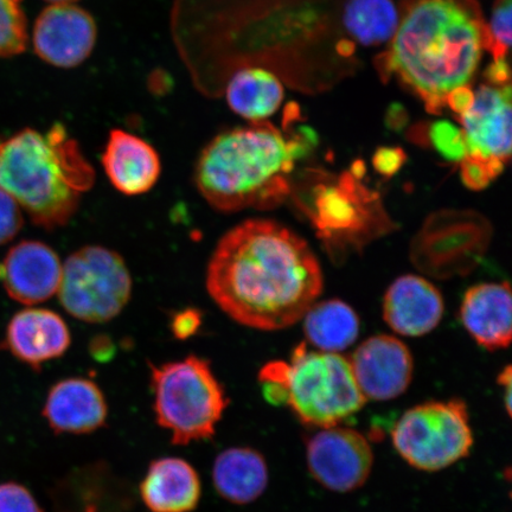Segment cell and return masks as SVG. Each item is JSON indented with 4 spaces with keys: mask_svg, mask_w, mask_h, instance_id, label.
<instances>
[{
    "mask_svg": "<svg viewBox=\"0 0 512 512\" xmlns=\"http://www.w3.org/2000/svg\"><path fill=\"white\" fill-rule=\"evenodd\" d=\"M323 284L309 243L265 219L247 220L224 234L206 277L215 304L234 322L260 331L297 324L316 303Z\"/></svg>",
    "mask_w": 512,
    "mask_h": 512,
    "instance_id": "obj_1",
    "label": "cell"
},
{
    "mask_svg": "<svg viewBox=\"0 0 512 512\" xmlns=\"http://www.w3.org/2000/svg\"><path fill=\"white\" fill-rule=\"evenodd\" d=\"M486 48L488 30L476 0H405L377 67L439 114L453 89L470 85Z\"/></svg>",
    "mask_w": 512,
    "mask_h": 512,
    "instance_id": "obj_2",
    "label": "cell"
},
{
    "mask_svg": "<svg viewBox=\"0 0 512 512\" xmlns=\"http://www.w3.org/2000/svg\"><path fill=\"white\" fill-rule=\"evenodd\" d=\"M305 152L303 140L259 121L217 134L198 157L194 181L220 213L275 209L290 196L294 164Z\"/></svg>",
    "mask_w": 512,
    "mask_h": 512,
    "instance_id": "obj_3",
    "label": "cell"
},
{
    "mask_svg": "<svg viewBox=\"0 0 512 512\" xmlns=\"http://www.w3.org/2000/svg\"><path fill=\"white\" fill-rule=\"evenodd\" d=\"M94 183L93 166L60 123L44 132L25 128L0 142V189L36 226H66Z\"/></svg>",
    "mask_w": 512,
    "mask_h": 512,
    "instance_id": "obj_4",
    "label": "cell"
},
{
    "mask_svg": "<svg viewBox=\"0 0 512 512\" xmlns=\"http://www.w3.org/2000/svg\"><path fill=\"white\" fill-rule=\"evenodd\" d=\"M153 411L172 444L189 445L214 437L229 398L208 360L190 355L183 360L150 364Z\"/></svg>",
    "mask_w": 512,
    "mask_h": 512,
    "instance_id": "obj_5",
    "label": "cell"
},
{
    "mask_svg": "<svg viewBox=\"0 0 512 512\" xmlns=\"http://www.w3.org/2000/svg\"><path fill=\"white\" fill-rule=\"evenodd\" d=\"M286 405L306 427L341 426L366 405L347 357L310 351L306 343L286 364Z\"/></svg>",
    "mask_w": 512,
    "mask_h": 512,
    "instance_id": "obj_6",
    "label": "cell"
},
{
    "mask_svg": "<svg viewBox=\"0 0 512 512\" xmlns=\"http://www.w3.org/2000/svg\"><path fill=\"white\" fill-rule=\"evenodd\" d=\"M393 445L416 470L437 472L470 453L473 434L465 402L430 401L408 409L393 428Z\"/></svg>",
    "mask_w": 512,
    "mask_h": 512,
    "instance_id": "obj_7",
    "label": "cell"
},
{
    "mask_svg": "<svg viewBox=\"0 0 512 512\" xmlns=\"http://www.w3.org/2000/svg\"><path fill=\"white\" fill-rule=\"evenodd\" d=\"M132 278L121 255L106 247L86 246L62 264L59 298L70 316L91 324L110 322L132 296Z\"/></svg>",
    "mask_w": 512,
    "mask_h": 512,
    "instance_id": "obj_8",
    "label": "cell"
},
{
    "mask_svg": "<svg viewBox=\"0 0 512 512\" xmlns=\"http://www.w3.org/2000/svg\"><path fill=\"white\" fill-rule=\"evenodd\" d=\"M307 467L325 489L347 494L367 482L374 453L363 434L352 428H322L307 441Z\"/></svg>",
    "mask_w": 512,
    "mask_h": 512,
    "instance_id": "obj_9",
    "label": "cell"
},
{
    "mask_svg": "<svg viewBox=\"0 0 512 512\" xmlns=\"http://www.w3.org/2000/svg\"><path fill=\"white\" fill-rule=\"evenodd\" d=\"M459 121L466 157L503 171L511 158V86H480L470 111Z\"/></svg>",
    "mask_w": 512,
    "mask_h": 512,
    "instance_id": "obj_10",
    "label": "cell"
},
{
    "mask_svg": "<svg viewBox=\"0 0 512 512\" xmlns=\"http://www.w3.org/2000/svg\"><path fill=\"white\" fill-rule=\"evenodd\" d=\"M358 388L366 400L390 401L399 398L413 380L411 350L400 339L377 335L358 347L350 360Z\"/></svg>",
    "mask_w": 512,
    "mask_h": 512,
    "instance_id": "obj_11",
    "label": "cell"
},
{
    "mask_svg": "<svg viewBox=\"0 0 512 512\" xmlns=\"http://www.w3.org/2000/svg\"><path fill=\"white\" fill-rule=\"evenodd\" d=\"M96 36L94 18L80 6L51 4L37 18L32 42L36 54L51 66L74 68L91 56Z\"/></svg>",
    "mask_w": 512,
    "mask_h": 512,
    "instance_id": "obj_12",
    "label": "cell"
},
{
    "mask_svg": "<svg viewBox=\"0 0 512 512\" xmlns=\"http://www.w3.org/2000/svg\"><path fill=\"white\" fill-rule=\"evenodd\" d=\"M62 262L53 248L40 241H22L0 262V283L16 302H47L59 291Z\"/></svg>",
    "mask_w": 512,
    "mask_h": 512,
    "instance_id": "obj_13",
    "label": "cell"
},
{
    "mask_svg": "<svg viewBox=\"0 0 512 512\" xmlns=\"http://www.w3.org/2000/svg\"><path fill=\"white\" fill-rule=\"evenodd\" d=\"M70 343L72 336L61 316L47 309H25L11 318L0 348L38 371L66 354Z\"/></svg>",
    "mask_w": 512,
    "mask_h": 512,
    "instance_id": "obj_14",
    "label": "cell"
},
{
    "mask_svg": "<svg viewBox=\"0 0 512 512\" xmlns=\"http://www.w3.org/2000/svg\"><path fill=\"white\" fill-rule=\"evenodd\" d=\"M444 312V299L438 288L419 275H402L384 294L383 318L401 336L430 334L440 324Z\"/></svg>",
    "mask_w": 512,
    "mask_h": 512,
    "instance_id": "obj_15",
    "label": "cell"
},
{
    "mask_svg": "<svg viewBox=\"0 0 512 512\" xmlns=\"http://www.w3.org/2000/svg\"><path fill=\"white\" fill-rule=\"evenodd\" d=\"M43 416L55 434H88L106 425L108 406L98 384L70 377L50 388Z\"/></svg>",
    "mask_w": 512,
    "mask_h": 512,
    "instance_id": "obj_16",
    "label": "cell"
},
{
    "mask_svg": "<svg viewBox=\"0 0 512 512\" xmlns=\"http://www.w3.org/2000/svg\"><path fill=\"white\" fill-rule=\"evenodd\" d=\"M101 162L113 187L126 196L146 194L162 174L155 147L124 130L111 131Z\"/></svg>",
    "mask_w": 512,
    "mask_h": 512,
    "instance_id": "obj_17",
    "label": "cell"
},
{
    "mask_svg": "<svg viewBox=\"0 0 512 512\" xmlns=\"http://www.w3.org/2000/svg\"><path fill=\"white\" fill-rule=\"evenodd\" d=\"M512 299L508 283L473 286L465 293L460 318L480 347L507 349L512 336Z\"/></svg>",
    "mask_w": 512,
    "mask_h": 512,
    "instance_id": "obj_18",
    "label": "cell"
},
{
    "mask_svg": "<svg viewBox=\"0 0 512 512\" xmlns=\"http://www.w3.org/2000/svg\"><path fill=\"white\" fill-rule=\"evenodd\" d=\"M202 494L201 479L184 459L153 460L140 484V495L151 512H191Z\"/></svg>",
    "mask_w": 512,
    "mask_h": 512,
    "instance_id": "obj_19",
    "label": "cell"
},
{
    "mask_svg": "<svg viewBox=\"0 0 512 512\" xmlns=\"http://www.w3.org/2000/svg\"><path fill=\"white\" fill-rule=\"evenodd\" d=\"M270 472L266 459L252 447H230L216 457L214 488L229 503H253L267 489Z\"/></svg>",
    "mask_w": 512,
    "mask_h": 512,
    "instance_id": "obj_20",
    "label": "cell"
},
{
    "mask_svg": "<svg viewBox=\"0 0 512 512\" xmlns=\"http://www.w3.org/2000/svg\"><path fill=\"white\" fill-rule=\"evenodd\" d=\"M226 96L233 112L251 123H259L279 110L284 87L270 70L245 67L230 76Z\"/></svg>",
    "mask_w": 512,
    "mask_h": 512,
    "instance_id": "obj_21",
    "label": "cell"
},
{
    "mask_svg": "<svg viewBox=\"0 0 512 512\" xmlns=\"http://www.w3.org/2000/svg\"><path fill=\"white\" fill-rule=\"evenodd\" d=\"M303 319L306 339L319 351L338 354L351 347L360 334V318L342 300L315 303Z\"/></svg>",
    "mask_w": 512,
    "mask_h": 512,
    "instance_id": "obj_22",
    "label": "cell"
},
{
    "mask_svg": "<svg viewBox=\"0 0 512 512\" xmlns=\"http://www.w3.org/2000/svg\"><path fill=\"white\" fill-rule=\"evenodd\" d=\"M399 19L393 0H349L343 14L345 30L366 47L392 41Z\"/></svg>",
    "mask_w": 512,
    "mask_h": 512,
    "instance_id": "obj_23",
    "label": "cell"
},
{
    "mask_svg": "<svg viewBox=\"0 0 512 512\" xmlns=\"http://www.w3.org/2000/svg\"><path fill=\"white\" fill-rule=\"evenodd\" d=\"M23 0H0V57L15 56L27 48Z\"/></svg>",
    "mask_w": 512,
    "mask_h": 512,
    "instance_id": "obj_24",
    "label": "cell"
},
{
    "mask_svg": "<svg viewBox=\"0 0 512 512\" xmlns=\"http://www.w3.org/2000/svg\"><path fill=\"white\" fill-rule=\"evenodd\" d=\"M354 200L343 189H330L319 197L318 221L322 229H347L357 221Z\"/></svg>",
    "mask_w": 512,
    "mask_h": 512,
    "instance_id": "obj_25",
    "label": "cell"
},
{
    "mask_svg": "<svg viewBox=\"0 0 512 512\" xmlns=\"http://www.w3.org/2000/svg\"><path fill=\"white\" fill-rule=\"evenodd\" d=\"M427 140L448 162L462 163L467 155L464 132L451 121H435L428 127Z\"/></svg>",
    "mask_w": 512,
    "mask_h": 512,
    "instance_id": "obj_26",
    "label": "cell"
},
{
    "mask_svg": "<svg viewBox=\"0 0 512 512\" xmlns=\"http://www.w3.org/2000/svg\"><path fill=\"white\" fill-rule=\"evenodd\" d=\"M512 0H496L488 30V48L494 60L505 59L511 46Z\"/></svg>",
    "mask_w": 512,
    "mask_h": 512,
    "instance_id": "obj_27",
    "label": "cell"
},
{
    "mask_svg": "<svg viewBox=\"0 0 512 512\" xmlns=\"http://www.w3.org/2000/svg\"><path fill=\"white\" fill-rule=\"evenodd\" d=\"M0 512H43L25 486L9 482L0 484Z\"/></svg>",
    "mask_w": 512,
    "mask_h": 512,
    "instance_id": "obj_28",
    "label": "cell"
},
{
    "mask_svg": "<svg viewBox=\"0 0 512 512\" xmlns=\"http://www.w3.org/2000/svg\"><path fill=\"white\" fill-rule=\"evenodd\" d=\"M23 214L21 207L10 195L0 189V246L10 242L21 232Z\"/></svg>",
    "mask_w": 512,
    "mask_h": 512,
    "instance_id": "obj_29",
    "label": "cell"
},
{
    "mask_svg": "<svg viewBox=\"0 0 512 512\" xmlns=\"http://www.w3.org/2000/svg\"><path fill=\"white\" fill-rule=\"evenodd\" d=\"M460 174L467 188L471 190H483L494 181L496 177L502 174L501 170L494 168L489 164L480 162V160L465 157L460 163Z\"/></svg>",
    "mask_w": 512,
    "mask_h": 512,
    "instance_id": "obj_30",
    "label": "cell"
},
{
    "mask_svg": "<svg viewBox=\"0 0 512 512\" xmlns=\"http://www.w3.org/2000/svg\"><path fill=\"white\" fill-rule=\"evenodd\" d=\"M406 159V153L400 147H381L374 155L373 165L382 176L392 177L402 168Z\"/></svg>",
    "mask_w": 512,
    "mask_h": 512,
    "instance_id": "obj_31",
    "label": "cell"
},
{
    "mask_svg": "<svg viewBox=\"0 0 512 512\" xmlns=\"http://www.w3.org/2000/svg\"><path fill=\"white\" fill-rule=\"evenodd\" d=\"M201 316L200 312L195 310H187L179 312L172 320V331L178 339H187L195 335L200 329Z\"/></svg>",
    "mask_w": 512,
    "mask_h": 512,
    "instance_id": "obj_32",
    "label": "cell"
},
{
    "mask_svg": "<svg viewBox=\"0 0 512 512\" xmlns=\"http://www.w3.org/2000/svg\"><path fill=\"white\" fill-rule=\"evenodd\" d=\"M475 101V92L469 86H462L447 95L446 106L457 114L458 119L470 111V108Z\"/></svg>",
    "mask_w": 512,
    "mask_h": 512,
    "instance_id": "obj_33",
    "label": "cell"
},
{
    "mask_svg": "<svg viewBox=\"0 0 512 512\" xmlns=\"http://www.w3.org/2000/svg\"><path fill=\"white\" fill-rule=\"evenodd\" d=\"M485 79L490 86L504 87L510 85V68L507 59H498L485 70Z\"/></svg>",
    "mask_w": 512,
    "mask_h": 512,
    "instance_id": "obj_34",
    "label": "cell"
},
{
    "mask_svg": "<svg viewBox=\"0 0 512 512\" xmlns=\"http://www.w3.org/2000/svg\"><path fill=\"white\" fill-rule=\"evenodd\" d=\"M498 384L499 386H502L503 389H505V409H507V412L509 416H511V381H512V370L511 367L508 366L505 368L501 374L498 376Z\"/></svg>",
    "mask_w": 512,
    "mask_h": 512,
    "instance_id": "obj_35",
    "label": "cell"
},
{
    "mask_svg": "<svg viewBox=\"0 0 512 512\" xmlns=\"http://www.w3.org/2000/svg\"><path fill=\"white\" fill-rule=\"evenodd\" d=\"M50 4H75L78 0H47Z\"/></svg>",
    "mask_w": 512,
    "mask_h": 512,
    "instance_id": "obj_36",
    "label": "cell"
}]
</instances>
